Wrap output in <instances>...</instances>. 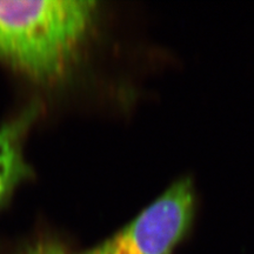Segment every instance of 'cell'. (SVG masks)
<instances>
[{
  "instance_id": "obj_1",
  "label": "cell",
  "mask_w": 254,
  "mask_h": 254,
  "mask_svg": "<svg viewBox=\"0 0 254 254\" xmlns=\"http://www.w3.org/2000/svg\"><path fill=\"white\" fill-rule=\"evenodd\" d=\"M97 1H0V58L41 82L64 78L87 37Z\"/></svg>"
},
{
  "instance_id": "obj_2",
  "label": "cell",
  "mask_w": 254,
  "mask_h": 254,
  "mask_svg": "<svg viewBox=\"0 0 254 254\" xmlns=\"http://www.w3.org/2000/svg\"><path fill=\"white\" fill-rule=\"evenodd\" d=\"M194 215L190 179L178 180L134 220L103 244L80 254H171Z\"/></svg>"
},
{
  "instance_id": "obj_3",
  "label": "cell",
  "mask_w": 254,
  "mask_h": 254,
  "mask_svg": "<svg viewBox=\"0 0 254 254\" xmlns=\"http://www.w3.org/2000/svg\"><path fill=\"white\" fill-rule=\"evenodd\" d=\"M39 113V106L33 105L17 119L0 128V201L11 192L28 172L21 151L25 132Z\"/></svg>"
},
{
  "instance_id": "obj_4",
  "label": "cell",
  "mask_w": 254,
  "mask_h": 254,
  "mask_svg": "<svg viewBox=\"0 0 254 254\" xmlns=\"http://www.w3.org/2000/svg\"><path fill=\"white\" fill-rule=\"evenodd\" d=\"M21 254H67L64 247L56 241H39L27 247Z\"/></svg>"
}]
</instances>
